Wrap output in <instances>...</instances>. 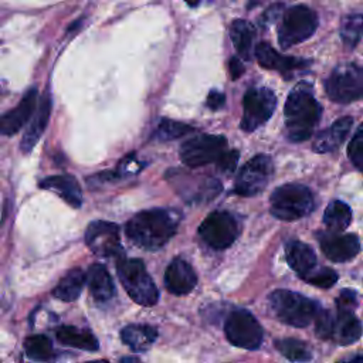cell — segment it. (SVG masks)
Returning <instances> with one entry per match:
<instances>
[{
  "mask_svg": "<svg viewBox=\"0 0 363 363\" xmlns=\"http://www.w3.org/2000/svg\"><path fill=\"white\" fill-rule=\"evenodd\" d=\"M85 244L98 257L111 258L122 255L119 227L115 223L95 220L85 230Z\"/></svg>",
  "mask_w": 363,
  "mask_h": 363,
  "instance_id": "cell-13",
  "label": "cell"
},
{
  "mask_svg": "<svg viewBox=\"0 0 363 363\" xmlns=\"http://www.w3.org/2000/svg\"><path fill=\"white\" fill-rule=\"evenodd\" d=\"M285 257L289 267L298 274L299 278H305L312 269L316 268V255L313 250L302 241H289L285 245Z\"/></svg>",
  "mask_w": 363,
  "mask_h": 363,
  "instance_id": "cell-22",
  "label": "cell"
},
{
  "mask_svg": "<svg viewBox=\"0 0 363 363\" xmlns=\"http://www.w3.org/2000/svg\"><path fill=\"white\" fill-rule=\"evenodd\" d=\"M271 214L282 221H294L308 216L315 200L312 191L299 183H288L277 187L269 199Z\"/></svg>",
  "mask_w": 363,
  "mask_h": 363,
  "instance_id": "cell-5",
  "label": "cell"
},
{
  "mask_svg": "<svg viewBox=\"0 0 363 363\" xmlns=\"http://www.w3.org/2000/svg\"><path fill=\"white\" fill-rule=\"evenodd\" d=\"M179 214L167 208H149L135 214L125 227L128 238L138 247L155 251L176 234Z\"/></svg>",
  "mask_w": 363,
  "mask_h": 363,
  "instance_id": "cell-1",
  "label": "cell"
},
{
  "mask_svg": "<svg viewBox=\"0 0 363 363\" xmlns=\"http://www.w3.org/2000/svg\"><path fill=\"white\" fill-rule=\"evenodd\" d=\"M350 221H352V210L346 203L340 200H335L328 204L323 216V223L330 233L336 234V233L345 231L349 227Z\"/></svg>",
  "mask_w": 363,
  "mask_h": 363,
  "instance_id": "cell-28",
  "label": "cell"
},
{
  "mask_svg": "<svg viewBox=\"0 0 363 363\" xmlns=\"http://www.w3.org/2000/svg\"><path fill=\"white\" fill-rule=\"evenodd\" d=\"M318 27L316 13L303 4L289 7L278 28V43L282 48L308 40Z\"/></svg>",
  "mask_w": 363,
  "mask_h": 363,
  "instance_id": "cell-7",
  "label": "cell"
},
{
  "mask_svg": "<svg viewBox=\"0 0 363 363\" xmlns=\"http://www.w3.org/2000/svg\"><path fill=\"white\" fill-rule=\"evenodd\" d=\"M319 244L323 254L335 262L349 261L360 251V241L354 234H322Z\"/></svg>",
  "mask_w": 363,
  "mask_h": 363,
  "instance_id": "cell-14",
  "label": "cell"
},
{
  "mask_svg": "<svg viewBox=\"0 0 363 363\" xmlns=\"http://www.w3.org/2000/svg\"><path fill=\"white\" fill-rule=\"evenodd\" d=\"M362 322L354 316V312L336 309V315L332 313V329L329 340H333L339 345H350L362 336Z\"/></svg>",
  "mask_w": 363,
  "mask_h": 363,
  "instance_id": "cell-19",
  "label": "cell"
},
{
  "mask_svg": "<svg viewBox=\"0 0 363 363\" xmlns=\"http://www.w3.org/2000/svg\"><path fill=\"white\" fill-rule=\"evenodd\" d=\"M357 306V294L353 289H342L336 298V309L354 312Z\"/></svg>",
  "mask_w": 363,
  "mask_h": 363,
  "instance_id": "cell-35",
  "label": "cell"
},
{
  "mask_svg": "<svg viewBox=\"0 0 363 363\" xmlns=\"http://www.w3.org/2000/svg\"><path fill=\"white\" fill-rule=\"evenodd\" d=\"M272 173L274 164L271 157L267 155H257L251 157L238 172L234 191L245 197L259 194L269 183Z\"/></svg>",
  "mask_w": 363,
  "mask_h": 363,
  "instance_id": "cell-12",
  "label": "cell"
},
{
  "mask_svg": "<svg viewBox=\"0 0 363 363\" xmlns=\"http://www.w3.org/2000/svg\"><path fill=\"white\" fill-rule=\"evenodd\" d=\"M328 96L339 104H350L363 98V67L346 62L337 65L325 82Z\"/></svg>",
  "mask_w": 363,
  "mask_h": 363,
  "instance_id": "cell-6",
  "label": "cell"
},
{
  "mask_svg": "<svg viewBox=\"0 0 363 363\" xmlns=\"http://www.w3.org/2000/svg\"><path fill=\"white\" fill-rule=\"evenodd\" d=\"M193 130H194V128L187 123L164 118V119H160V122L157 123L153 138L157 140H172V139L180 138L183 135H187Z\"/></svg>",
  "mask_w": 363,
  "mask_h": 363,
  "instance_id": "cell-32",
  "label": "cell"
},
{
  "mask_svg": "<svg viewBox=\"0 0 363 363\" xmlns=\"http://www.w3.org/2000/svg\"><path fill=\"white\" fill-rule=\"evenodd\" d=\"M197 284V275L183 258H174L166 268L164 286L173 295H187Z\"/></svg>",
  "mask_w": 363,
  "mask_h": 363,
  "instance_id": "cell-16",
  "label": "cell"
},
{
  "mask_svg": "<svg viewBox=\"0 0 363 363\" xmlns=\"http://www.w3.org/2000/svg\"><path fill=\"white\" fill-rule=\"evenodd\" d=\"M119 363H142V362L135 356H125L119 360Z\"/></svg>",
  "mask_w": 363,
  "mask_h": 363,
  "instance_id": "cell-40",
  "label": "cell"
},
{
  "mask_svg": "<svg viewBox=\"0 0 363 363\" xmlns=\"http://www.w3.org/2000/svg\"><path fill=\"white\" fill-rule=\"evenodd\" d=\"M238 157H240V153L238 150H227L220 159L218 162L216 163L217 167L225 173H231L234 172L235 166H237V162H238Z\"/></svg>",
  "mask_w": 363,
  "mask_h": 363,
  "instance_id": "cell-36",
  "label": "cell"
},
{
  "mask_svg": "<svg viewBox=\"0 0 363 363\" xmlns=\"http://www.w3.org/2000/svg\"><path fill=\"white\" fill-rule=\"evenodd\" d=\"M342 43L353 50L363 38V13H350L342 18L340 23Z\"/></svg>",
  "mask_w": 363,
  "mask_h": 363,
  "instance_id": "cell-29",
  "label": "cell"
},
{
  "mask_svg": "<svg viewBox=\"0 0 363 363\" xmlns=\"http://www.w3.org/2000/svg\"><path fill=\"white\" fill-rule=\"evenodd\" d=\"M50 115H51V98H50V94L45 92L40 98V101L37 104V108H35V111L31 116L30 125L27 126V129L23 135L20 146H21V150L24 153H30L31 149L41 139V136H43V133L47 128Z\"/></svg>",
  "mask_w": 363,
  "mask_h": 363,
  "instance_id": "cell-17",
  "label": "cell"
},
{
  "mask_svg": "<svg viewBox=\"0 0 363 363\" xmlns=\"http://www.w3.org/2000/svg\"><path fill=\"white\" fill-rule=\"evenodd\" d=\"M347 155L352 163L363 172V123L357 128L356 133L350 139L347 146Z\"/></svg>",
  "mask_w": 363,
  "mask_h": 363,
  "instance_id": "cell-34",
  "label": "cell"
},
{
  "mask_svg": "<svg viewBox=\"0 0 363 363\" xmlns=\"http://www.w3.org/2000/svg\"><path fill=\"white\" fill-rule=\"evenodd\" d=\"M224 101H225L224 94L217 89H213V91H210V94L207 96V106L213 111H217L224 105Z\"/></svg>",
  "mask_w": 363,
  "mask_h": 363,
  "instance_id": "cell-38",
  "label": "cell"
},
{
  "mask_svg": "<svg viewBox=\"0 0 363 363\" xmlns=\"http://www.w3.org/2000/svg\"><path fill=\"white\" fill-rule=\"evenodd\" d=\"M24 352L30 359L44 362L52 356V345L45 335H31L24 340Z\"/></svg>",
  "mask_w": 363,
  "mask_h": 363,
  "instance_id": "cell-31",
  "label": "cell"
},
{
  "mask_svg": "<svg viewBox=\"0 0 363 363\" xmlns=\"http://www.w3.org/2000/svg\"><path fill=\"white\" fill-rule=\"evenodd\" d=\"M322 115V106L309 84H298L286 98L284 116L285 130L291 142H303L312 136Z\"/></svg>",
  "mask_w": 363,
  "mask_h": 363,
  "instance_id": "cell-2",
  "label": "cell"
},
{
  "mask_svg": "<svg viewBox=\"0 0 363 363\" xmlns=\"http://www.w3.org/2000/svg\"><path fill=\"white\" fill-rule=\"evenodd\" d=\"M228 67H230V75H231L233 79L240 78L242 75V72H244V67H242L241 61L237 57H231Z\"/></svg>",
  "mask_w": 363,
  "mask_h": 363,
  "instance_id": "cell-39",
  "label": "cell"
},
{
  "mask_svg": "<svg viewBox=\"0 0 363 363\" xmlns=\"http://www.w3.org/2000/svg\"><path fill=\"white\" fill-rule=\"evenodd\" d=\"M275 347L281 354H284L291 362L305 363L312 360V352L308 345L298 339H279L275 340Z\"/></svg>",
  "mask_w": 363,
  "mask_h": 363,
  "instance_id": "cell-30",
  "label": "cell"
},
{
  "mask_svg": "<svg viewBox=\"0 0 363 363\" xmlns=\"http://www.w3.org/2000/svg\"><path fill=\"white\" fill-rule=\"evenodd\" d=\"M277 106L275 94L264 86L250 88L242 98V118H241V129L245 132H252L261 125H264L271 115L274 113Z\"/></svg>",
  "mask_w": 363,
  "mask_h": 363,
  "instance_id": "cell-10",
  "label": "cell"
},
{
  "mask_svg": "<svg viewBox=\"0 0 363 363\" xmlns=\"http://www.w3.org/2000/svg\"><path fill=\"white\" fill-rule=\"evenodd\" d=\"M199 234L211 248L224 250L238 237L240 224L228 211H213L200 224Z\"/></svg>",
  "mask_w": 363,
  "mask_h": 363,
  "instance_id": "cell-11",
  "label": "cell"
},
{
  "mask_svg": "<svg viewBox=\"0 0 363 363\" xmlns=\"http://www.w3.org/2000/svg\"><path fill=\"white\" fill-rule=\"evenodd\" d=\"M157 337V330L150 325L133 323L121 330V339L133 352L147 350Z\"/></svg>",
  "mask_w": 363,
  "mask_h": 363,
  "instance_id": "cell-24",
  "label": "cell"
},
{
  "mask_svg": "<svg viewBox=\"0 0 363 363\" xmlns=\"http://www.w3.org/2000/svg\"><path fill=\"white\" fill-rule=\"evenodd\" d=\"M224 333L231 345L248 350L258 349L264 339L259 322L245 309H235L227 316Z\"/></svg>",
  "mask_w": 363,
  "mask_h": 363,
  "instance_id": "cell-8",
  "label": "cell"
},
{
  "mask_svg": "<svg viewBox=\"0 0 363 363\" xmlns=\"http://www.w3.org/2000/svg\"><path fill=\"white\" fill-rule=\"evenodd\" d=\"M353 125L350 116H345L333 122L328 129L318 133L312 142V150L316 153H328L337 149L349 135Z\"/></svg>",
  "mask_w": 363,
  "mask_h": 363,
  "instance_id": "cell-20",
  "label": "cell"
},
{
  "mask_svg": "<svg viewBox=\"0 0 363 363\" xmlns=\"http://www.w3.org/2000/svg\"><path fill=\"white\" fill-rule=\"evenodd\" d=\"M339 363H363V356H353V357H349V359H345Z\"/></svg>",
  "mask_w": 363,
  "mask_h": 363,
  "instance_id": "cell-41",
  "label": "cell"
},
{
  "mask_svg": "<svg viewBox=\"0 0 363 363\" xmlns=\"http://www.w3.org/2000/svg\"><path fill=\"white\" fill-rule=\"evenodd\" d=\"M86 363H108L106 360H94V362H86Z\"/></svg>",
  "mask_w": 363,
  "mask_h": 363,
  "instance_id": "cell-42",
  "label": "cell"
},
{
  "mask_svg": "<svg viewBox=\"0 0 363 363\" xmlns=\"http://www.w3.org/2000/svg\"><path fill=\"white\" fill-rule=\"evenodd\" d=\"M37 89L31 88L26 92L21 101L13 109L7 111L0 116V133L3 135H14L17 133L33 116L37 108Z\"/></svg>",
  "mask_w": 363,
  "mask_h": 363,
  "instance_id": "cell-15",
  "label": "cell"
},
{
  "mask_svg": "<svg viewBox=\"0 0 363 363\" xmlns=\"http://www.w3.org/2000/svg\"><path fill=\"white\" fill-rule=\"evenodd\" d=\"M89 292L98 302H106L115 295V285L111 274L102 264H94L86 274Z\"/></svg>",
  "mask_w": 363,
  "mask_h": 363,
  "instance_id": "cell-23",
  "label": "cell"
},
{
  "mask_svg": "<svg viewBox=\"0 0 363 363\" xmlns=\"http://www.w3.org/2000/svg\"><path fill=\"white\" fill-rule=\"evenodd\" d=\"M116 272L132 301L142 306H153L157 302L159 291L142 259L122 257L118 259Z\"/></svg>",
  "mask_w": 363,
  "mask_h": 363,
  "instance_id": "cell-4",
  "label": "cell"
},
{
  "mask_svg": "<svg viewBox=\"0 0 363 363\" xmlns=\"http://www.w3.org/2000/svg\"><path fill=\"white\" fill-rule=\"evenodd\" d=\"M40 187L58 194L67 204L78 208L82 203V193L79 183L71 174H57L41 180Z\"/></svg>",
  "mask_w": 363,
  "mask_h": 363,
  "instance_id": "cell-21",
  "label": "cell"
},
{
  "mask_svg": "<svg viewBox=\"0 0 363 363\" xmlns=\"http://www.w3.org/2000/svg\"><path fill=\"white\" fill-rule=\"evenodd\" d=\"M303 281L318 288H330L337 281V274L336 271L328 267L315 268L303 278Z\"/></svg>",
  "mask_w": 363,
  "mask_h": 363,
  "instance_id": "cell-33",
  "label": "cell"
},
{
  "mask_svg": "<svg viewBox=\"0 0 363 363\" xmlns=\"http://www.w3.org/2000/svg\"><path fill=\"white\" fill-rule=\"evenodd\" d=\"M268 303L278 320L295 328L308 326L320 311L316 301L286 289L274 291L268 296Z\"/></svg>",
  "mask_w": 363,
  "mask_h": 363,
  "instance_id": "cell-3",
  "label": "cell"
},
{
  "mask_svg": "<svg viewBox=\"0 0 363 363\" xmlns=\"http://www.w3.org/2000/svg\"><path fill=\"white\" fill-rule=\"evenodd\" d=\"M227 150V139L223 135H200L182 145L180 159L189 167H199L217 163Z\"/></svg>",
  "mask_w": 363,
  "mask_h": 363,
  "instance_id": "cell-9",
  "label": "cell"
},
{
  "mask_svg": "<svg viewBox=\"0 0 363 363\" xmlns=\"http://www.w3.org/2000/svg\"><path fill=\"white\" fill-rule=\"evenodd\" d=\"M85 284H86V274L81 268L69 269L60 279V282L52 291V295L60 301L72 302L81 295Z\"/></svg>",
  "mask_w": 363,
  "mask_h": 363,
  "instance_id": "cell-25",
  "label": "cell"
},
{
  "mask_svg": "<svg viewBox=\"0 0 363 363\" xmlns=\"http://www.w3.org/2000/svg\"><path fill=\"white\" fill-rule=\"evenodd\" d=\"M57 340L65 346L94 352L98 350L99 343L98 339L89 332L84 329H78L75 326H61L55 332Z\"/></svg>",
  "mask_w": 363,
  "mask_h": 363,
  "instance_id": "cell-26",
  "label": "cell"
},
{
  "mask_svg": "<svg viewBox=\"0 0 363 363\" xmlns=\"http://www.w3.org/2000/svg\"><path fill=\"white\" fill-rule=\"evenodd\" d=\"M255 30L251 23L247 20H234L230 28V37L234 43L237 52L244 60H251L252 57V44H254Z\"/></svg>",
  "mask_w": 363,
  "mask_h": 363,
  "instance_id": "cell-27",
  "label": "cell"
},
{
  "mask_svg": "<svg viewBox=\"0 0 363 363\" xmlns=\"http://www.w3.org/2000/svg\"><path fill=\"white\" fill-rule=\"evenodd\" d=\"M282 9V4H274V6H271L262 16H261V18H259V24H261V27H267V26H269L271 23H274L275 20H277V17L279 16V10Z\"/></svg>",
  "mask_w": 363,
  "mask_h": 363,
  "instance_id": "cell-37",
  "label": "cell"
},
{
  "mask_svg": "<svg viewBox=\"0 0 363 363\" xmlns=\"http://www.w3.org/2000/svg\"><path fill=\"white\" fill-rule=\"evenodd\" d=\"M255 57L261 67L265 69H278L281 72H289L294 69L306 68L311 65L309 60L296 58V57H288L277 52L269 44L259 43L255 47Z\"/></svg>",
  "mask_w": 363,
  "mask_h": 363,
  "instance_id": "cell-18",
  "label": "cell"
}]
</instances>
